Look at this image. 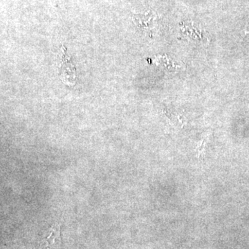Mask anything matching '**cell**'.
I'll list each match as a JSON object with an SVG mask.
<instances>
[{"label":"cell","mask_w":249,"mask_h":249,"mask_svg":"<svg viewBox=\"0 0 249 249\" xmlns=\"http://www.w3.org/2000/svg\"><path fill=\"white\" fill-rule=\"evenodd\" d=\"M133 19L136 25L145 34L152 35L158 29V16L152 11L145 14H135Z\"/></svg>","instance_id":"cell-1"},{"label":"cell","mask_w":249,"mask_h":249,"mask_svg":"<svg viewBox=\"0 0 249 249\" xmlns=\"http://www.w3.org/2000/svg\"><path fill=\"white\" fill-rule=\"evenodd\" d=\"M206 140H207V138H205L204 140L202 141V142L196 147V148H197L198 155H199V158H200L201 156L203 155V154H204L205 142H206Z\"/></svg>","instance_id":"cell-2"}]
</instances>
